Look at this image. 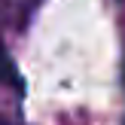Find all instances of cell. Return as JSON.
I'll use <instances>...</instances> for the list:
<instances>
[{
	"label": "cell",
	"instance_id": "obj_1",
	"mask_svg": "<svg viewBox=\"0 0 125 125\" xmlns=\"http://www.w3.org/2000/svg\"><path fill=\"white\" fill-rule=\"evenodd\" d=\"M0 83H9V85H15L18 92H21V76H18V70H15V64H12V58H9V52H6V46H3V40H0Z\"/></svg>",
	"mask_w": 125,
	"mask_h": 125
}]
</instances>
